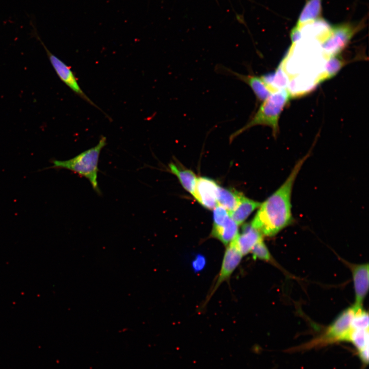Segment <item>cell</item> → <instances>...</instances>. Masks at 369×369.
<instances>
[{
  "label": "cell",
  "mask_w": 369,
  "mask_h": 369,
  "mask_svg": "<svg viewBox=\"0 0 369 369\" xmlns=\"http://www.w3.org/2000/svg\"><path fill=\"white\" fill-rule=\"evenodd\" d=\"M309 156L308 153L296 163L284 182L258 208L251 224L262 236H274L293 222L291 203L293 188Z\"/></svg>",
  "instance_id": "6da1fadb"
},
{
  "label": "cell",
  "mask_w": 369,
  "mask_h": 369,
  "mask_svg": "<svg viewBox=\"0 0 369 369\" xmlns=\"http://www.w3.org/2000/svg\"><path fill=\"white\" fill-rule=\"evenodd\" d=\"M106 137L102 136L96 146L66 160H52L48 168L65 169L89 180L94 190L100 194L97 182L98 165L102 149L106 145Z\"/></svg>",
  "instance_id": "7a4b0ae2"
},
{
  "label": "cell",
  "mask_w": 369,
  "mask_h": 369,
  "mask_svg": "<svg viewBox=\"0 0 369 369\" xmlns=\"http://www.w3.org/2000/svg\"><path fill=\"white\" fill-rule=\"evenodd\" d=\"M292 97L291 92L287 89L272 93L262 101L251 119L234 135H237L253 126L263 125L271 127L274 137H276L279 131L278 121L280 114Z\"/></svg>",
  "instance_id": "3957f363"
},
{
  "label": "cell",
  "mask_w": 369,
  "mask_h": 369,
  "mask_svg": "<svg viewBox=\"0 0 369 369\" xmlns=\"http://www.w3.org/2000/svg\"><path fill=\"white\" fill-rule=\"evenodd\" d=\"M354 305L341 312L329 326L321 337L307 345L306 348L324 345L337 341H347L352 330L351 323L355 313Z\"/></svg>",
  "instance_id": "277c9868"
},
{
  "label": "cell",
  "mask_w": 369,
  "mask_h": 369,
  "mask_svg": "<svg viewBox=\"0 0 369 369\" xmlns=\"http://www.w3.org/2000/svg\"><path fill=\"white\" fill-rule=\"evenodd\" d=\"M360 25L347 23L332 26L322 42L324 53L329 57L339 54L360 29Z\"/></svg>",
  "instance_id": "5b68a950"
},
{
  "label": "cell",
  "mask_w": 369,
  "mask_h": 369,
  "mask_svg": "<svg viewBox=\"0 0 369 369\" xmlns=\"http://www.w3.org/2000/svg\"><path fill=\"white\" fill-rule=\"evenodd\" d=\"M35 36L38 39L44 47L50 60V63L59 79L76 94L78 95L90 105L101 111V110L97 105H96L89 97H88V96L80 88L76 77L70 67L67 66L64 61L60 60L55 55L52 54L48 49L36 32Z\"/></svg>",
  "instance_id": "8992f818"
},
{
  "label": "cell",
  "mask_w": 369,
  "mask_h": 369,
  "mask_svg": "<svg viewBox=\"0 0 369 369\" xmlns=\"http://www.w3.org/2000/svg\"><path fill=\"white\" fill-rule=\"evenodd\" d=\"M243 256L237 248L234 239L226 248L217 278L207 300L212 297L223 282L228 279L240 264Z\"/></svg>",
  "instance_id": "52a82bcc"
},
{
  "label": "cell",
  "mask_w": 369,
  "mask_h": 369,
  "mask_svg": "<svg viewBox=\"0 0 369 369\" xmlns=\"http://www.w3.org/2000/svg\"><path fill=\"white\" fill-rule=\"evenodd\" d=\"M218 185L204 177L197 178L193 196L203 207L213 209L217 205L216 194Z\"/></svg>",
  "instance_id": "ba28073f"
},
{
  "label": "cell",
  "mask_w": 369,
  "mask_h": 369,
  "mask_svg": "<svg viewBox=\"0 0 369 369\" xmlns=\"http://www.w3.org/2000/svg\"><path fill=\"white\" fill-rule=\"evenodd\" d=\"M351 268L355 294V304L362 305L368 290V264L353 265Z\"/></svg>",
  "instance_id": "9c48e42d"
},
{
  "label": "cell",
  "mask_w": 369,
  "mask_h": 369,
  "mask_svg": "<svg viewBox=\"0 0 369 369\" xmlns=\"http://www.w3.org/2000/svg\"><path fill=\"white\" fill-rule=\"evenodd\" d=\"M262 235L251 223L245 224L242 228V232L234 238L237 248L242 256L250 253L253 247L259 241L263 239Z\"/></svg>",
  "instance_id": "30bf717a"
},
{
  "label": "cell",
  "mask_w": 369,
  "mask_h": 369,
  "mask_svg": "<svg viewBox=\"0 0 369 369\" xmlns=\"http://www.w3.org/2000/svg\"><path fill=\"white\" fill-rule=\"evenodd\" d=\"M227 70L230 74L247 84L259 100L263 101L272 93L261 77L254 75H243L230 69Z\"/></svg>",
  "instance_id": "8fae6325"
},
{
  "label": "cell",
  "mask_w": 369,
  "mask_h": 369,
  "mask_svg": "<svg viewBox=\"0 0 369 369\" xmlns=\"http://www.w3.org/2000/svg\"><path fill=\"white\" fill-rule=\"evenodd\" d=\"M238 226L230 216L222 224L213 226L211 235L227 245L238 235Z\"/></svg>",
  "instance_id": "7c38bea8"
},
{
  "label": "cell",
  "mask_w": 369,
  "mask_h": 369,
  "mask_svg": "<svg viewBox=\"0 0 369 369\" xmlns=\"http://www.w3.org/2000/svg\"><path fill=\"white\" fill-rule=\"evenodd\" d=\"M260 204L242 195L236 207L229 213L230 216L238 225H240Z\"/></svg>",
  "instance_id": "4fadbf2b"
},
{
  "label": "cell",
  "mask_w": 369,
  "mask_h": 369,
  "mask_svg": "<svg viewBox=\"0 0 369 369\" xmlns=\"http://www.w3.org/2000/svg\"><path fill=\"white\" fill-rule=\"evenodd\" d=\"M322 10V0H308L301 10L295 27L302 26L319 19Z\"/></svg>",
  "instance_id": "5bb4252c"
},
{
  "label": "cell",
  "mask_w": 369,
  "mask_h": 369,
  "mask_svg": "<svg viewBox=\"0 0 369 369\" xmlns=\"http://www.w3.org/2000/svg\"><path fill=\"white\" fill-rule=\"evenodd\" d=\"M242 196V194L234 190L218 186L217 203L224 208L229 213L236 207Z\"/></svg>",
  "instance_id": "9a60e30c"
},
{
  "label": "cell",
  "mask_w": 369,
  "mask_h": 369,
  "mask_svg": "<svg viewBox=\"0 0 369 369\" xmlns=\"http://www.w3.org/2000/svg\"><path fill=\"white\" fill-rule=\"evenodd\" d=\"M169 166L171 172L177 177L184 189L193 195L197 180L194 172L188 169L179 168L173 163Z\"/></svg>",
  "instance_id": "2e32d148"
},
{
  "label": "cell",
  "mask_w": 369,
  "mask_h": 369,
  "mask_svg": "<svg viewBox=\"0 0 369 369\" xmlns=\"http://www.w3.org/2000/svg\"><path fill=\"white\" fill-rule=\"evenodd\" d=\"M329 58V60L325 65V70L324 74L318 78L317 83H320L325 80L332 78L336 75L344 65V60L339 54Z\"/></svg>",
  "instance_id": "e0dca14e"
},
{
  "label": "cell",
  "mask_w": 369,
  "mask_h": 369,
  "mask_svg": "<svg viewBox=\"0 0 369 369\" xmlns=\"http://www.w3.org/2000/svg\"><path fill=\"white\" fill-rule=\"evenodd\" d=\"M347 341L352 342L358 352L368 347V330L352 329Z\"/></svg>",
  "instance_id": "ac0fdd59"
},
{
  "label": "cell",
  "mask_w": 369,
  "mask_h": 369,
  "mask_svg": "<svg viewBox=\"0 0 369 369\" xmlns=\"http://www.w3.org/2000/svg\"><path fill=\"white\" fill-rule=\"evenodd\" d=\"M355 313L352 320V329L368 330V314L364 310L362 305L354 304Z\"/></svg>",
  "instance_id": "d6986e66"
},
{
  "label": "cell",
  "mask_w": 369,
  "mask_h": 369,
  "mask_svg": "<svg viewBox=\"0 0 369 369\" xmlns=\"http://www.w3.org/2000/svg\"><path fill=\"white\" fill-rule=\"evenodd\" d=\"M250 253L254 259H260L266 261L271 260V254L263 239L258 242L252 249Z\"/></svg>",
  "instance_id": "ffe728a7"
},
{
  "label": "cell",
  "mask_w": 369,
  "mask_h": 369,
  "mask_svg": "<svg viewBox=\"0 0 369 369\" xmlns=\"http://www.w3.org/2000/svg\"><path fill=\"white\" fill-rule=\"evenodd\" d=\"M230 216L229 212L223 207L217 204L214 208L213 226H218L224 222Z\"/></svg>",
  "instance_id": "44dd1931"
},
{
  "label": "cell",
  "mask_w": 369,
  "mask_h": 369,
  "mask_svg": "<svg viewBox=\"0 0 369 369\" xmlns=\"http://www.w3.org/2000/svg\"><path fill=\"white\" fill-rule=\"evenodd\" d=\"M290 37L292 44H295L302 37V33L300 29L295 26L291 30Z\"/></svg>",
  "instance_id": "7402d4cb"
},
{
  "label": "cell",
  "mask_w": 369,
  "mask_h": 369,
  "mask_svg": "<svg viewBox=\"0 0 369 369\" xmlns=\"http://www.w3.org/2000/svg\"><path fill=\"white\" fill-rule=\"evenodd\" d=\"M358 355L361 360L365 364H367L368 361V347L365 348L358 352Z\"/></svg>",
  "instance_id": "603a6c76"
}]
</instances>
